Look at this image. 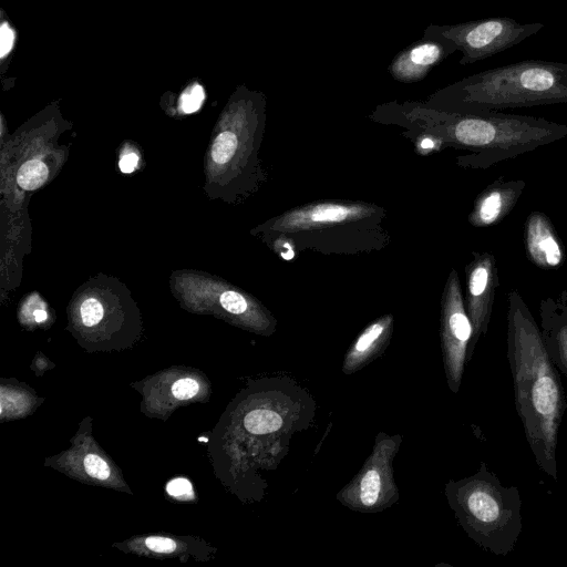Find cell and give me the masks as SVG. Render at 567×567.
Returning <instances> with one entry per match:
<instances>
[{
    "instance_id": "ba28073f",
    "label": "cell",
    "mask_w": 567,
    "mask_h": 567,
    "mask_svg": "<svg viewBox=\"0 0 567 567\" xmlns=\"http://www.w3.org/2000/svg\"><path fill=\"white\" fill-rule=\"evenodd\" d=\"M466 284L467 313L473 326V337L467 354V361H470L478 340L488 330L499 287L497 261L493 254L473 252V258L466 267Z\"/></svg>"
},
{
    "instance_id": "52a82bcc",
    "label": "cell",
    "mask_w": 567,
    "mask_h": 567,
    "mask_svg": "<svg viewBox=\"0 0 567 567\" xmlns=\"http://www.w3.org/2000/svg\"><path fill=\"white\" fill-rule=\"evenodd\" d=\"M399 436L378 442L359 475L347 486L339 498L349 507L370 512L381 509L396 496L393 481L392 457L400 445Z\"/></svg>"
},
{
    "instance_id": "4fadbf2b",
    "label": "cell",
    "mask_w": 567,
    "mask_h": 567,
    "mask_svg": "<svg viewBox=\"0 0 567 567\" xmlns=\"http://www.w3.org/2000/svg\"><path fill=\"white\" fill-rule=\"evenodd\" d=\"M368 214V210L361 206H347L339 204H320L293 210L285 215L275 225L278 229H305L326 224H334L348 219L359 218Z\"/></svg>"
},
{
    "instance_id": "277c9868",
    "label": "cell",
    "mask_w": 567,
    "mask_h": 567,
    "mask_svg": "<svg viewBox=\"0 0 567 567\" xmlns=\"http://www.w3.org/2000/svg\"><path fill=\"white\" fill-rule=\"evenodd\" d=\"M449 137L475 154L466 164L488 168L567 136V125L543 117L491 112L441 114Z\"/></svg>"
},
{
    "instance_id": "cb8c5ba5",
    "label": "cell",
    "mask_w": 567,
    "mask_h": 567,
    "mask_svg": "<svg viewBox=\"0 0 567 567\" xmlns=\"http://www.w3.org/2000/svg\"><path fill=\"white\" fill-rule=\"evenodd\" d=\"M146 546L157 553H172L176 548L173 539L166 537L152 536L145 539Z\"/></svg>"
},
{
    "instance_id": "9a60e30c",
    "label": "cell",
    "mask_w": 567,
    "mask_h": 567,
    "mask_svg": "<svg viewBox=\"0 0 567 567\" xmlns=\"http://www.w3.org/2000/svg\"><path fill=\"white\" fill-rule=\"evenodd\" d=\"M284 424L282 417L269 409H256L244 419L245 429L252 434H268L278 431Z\"/></svg>"
},
{
    "instance_id": "83f0119b",
    "label": "cell",
    "mask_w": 567,
    "mask_h": 567,
    "mask_svg": "<svg viewBox=\"0 0 567 567\" xmlns=\"http://www.w3.org/2000/svg\"><path fill=\"white\" fill-rule=\"evenodd\" d=\"M34 319L38 321V322H42L47 319V312L44 310H35L34 311Z\"/></svg>"
},
{
    "instance_id": "9c48e42d",
    "label": "cell",
    "mask_w": 567,
    "mask_h": 567,
    "mask_svg": "<svg viewBox=\"0 0 567 567\" xmlns=\"http://www.w3.org/2000/svg\"><path fill=\"white\" fill-rule=\"evenodd\" d=\"M456 51L453 41L425 29L420 40L409 44L393 58L388 72L399 82H417Z\"/></svg>"
},
{
    "instance_id": "8992f818",
    "label": "cell",
    "mask_w": 567,
    "mask_h": 567,
    "mask_svg": "<svg viewBox=\"0 0 567 567\" xmlns=\"http://www.w3.org/2000/svg\"><path fill=\"white\" fill-rule=\"evenodd\" d=\"M472 337V321L464 306L457 274L453 270L443 298L441 341L447 385L454 393L462 383Z\"/></svg>"
},
{
    "instance_id": "44dd1931",
    "label": "cell",
    "mask_w": 567,
    "mask_h": 567,
    "mask_svg": "<svg viewBox=\"0 0 567 567\" xmlns=\"http://www.w3.org/2000/svg\"><path fill=\"white\" fill-rule=\"evenodd\" d=\"M84 468L94 478L105 480L110 476V467L106 462L95 454H89L84 458Z\"/></svg>"
},
{
    "instance_id": "e0dca14e",
    "label": "cell",
    "mask_w": 567,
    "mask_h": 567,
    "mask_svg": "<svg viewBox=\"0 0 567 567\" xmlns=\"http://www.w3.org/2000/svg\"><path fill=\"white\" fill-rule=\"evenodd\" d=\"M237 148V137L230 131L221 132L212 147V157L217 164L227 163Z\"/></svg>"
},
{
    "instance_id": "7c38bea8",
    "label": "cell",
    "mask_w": 567,
    "mask_h": 567,
    "mask_svg": "<svg viewBox=\"0 0 567 567\" xmlns=\"http://www.w3.org/2000/svg\"><path fill=\"white\" fill-rule=\"evenodd\" d=\"M540 333L545 349L557 368L567 378V290L557 297H546L539 303Z\"/></svg>"
},
{
    "instance_id": "ac0fdd59",
    "label": "cell",
    "mask_w": 567,
    "mask_h": 567,
    "mask_svg": "<svg viewBox=\"0 0 567 567\" xmlns=\"http://www.w3.org/2000/svg\"><path fill=\"white\" fill-rule=\"evenodd\" d=\"M205 97L203 87L199 84L189 86L181 96V109L184 113H193L197 111Z\"/></svg>"
},
{
    "instance_id": "6da1fadb",
    "label": "cell",
    "mask_w": 567,
    "mask_h": 567,
    "mask_svg": "<svg viewBox=\"0 0 567 567\" xmlns=\"http://www.w3.org/2000/svg\"><path fill=\"white\" fill-rule=\"evenodd\" d=\"M507 352L515 409L537 466L558 478V431L566 398L538 323L515 289L507 292Z\"/></svg>"
},
{
    "instance_id": "ffe728a7",
    "label": "cell",
    "mask_w": 567,
    "mask_h": 567,
    "mask_svg": "<svg viewBox=\"0 0 567 567\" xmlns=\"http://www.w3.org/2000/svg\"><path fill=\"white\" fill-rule=\"evenodd\" d=\"M81 317L85 326L91 327L99 323L103 317V307L94 298H89L81 306Z\"/></svg>"
},
{
    "instance_id": "30bf717a",
    "label": "cell",
    "mask_w": 567,
    "mask_h": 567,
    "mask_svg": "<svg viewBox=\"0 0 567 567\" xmlns=\"http://www.w3.org/2000/svg\"><path fill=\"white\" fill-rule=\"evenodd\" d=\"M524 246L528 260L543 270H555L565 261V249L549 217L538 210L524 224Z\"/></svg>"
},
{
    "instance_id": "3957f363",
    "label": "cell",
    "mask_w": 567,
    "mask_h": 567,
    "mask_svg": "<svg viewBox=\"0 0 567 567\" xmlns=\"http://www.w3.org/2000/svg\"><path fill=\"white\" fill-rule=\"evenodd\" d=\"M445 495L464 532L483 550L504 557L515 549L523 532L519 491L503 485L485 462L471 476L451 480Z\"/></svg>"
},
{
    "instance_id": "5b68a950",
    "label": "cell",
    "mask_w": 567,
    "mask_h": 567,
    "mask_svg": "<svg viewBox=\"0 0 567 567\" xmlns=\"http://www.w3.org/2000/svg\"><path fill=\"white\" fill-rule=\"evenodd\" d=\"M544 23H520L509 17H491L457 24H430L427 31L451 41L462 53L461 65L473 64L519 44L544 28Z\"/></svg>"
},
{
    "instance_id": "7a4b0ae2",
    "label": "cell",
    "mask_w": 567,
    "mask_h": 567,
    "mask_svg": "<svg viewBox=\"0 0 567 567\" xmlns=\"http://www.w3.org/2000/svg\"><path fill=\"white\" fill-rule=\"evenodd\" d=\"M433 99L449 112L472 114L567 104V63L513 62L458 80L436 92Z\"/></svg>"
},
{
    "instance_id": "8fae6325",
    "label": "cell",
    "mask_w": 567,
    "mask_h": 567,
    "mask_svg": "<svg viewBox=\"0 0 567 567\" xmlns=\"http://www.w3.org/2000/svg\"><path fill=\"white\" fill-rule=\"evenodd\" d=\"M526 182L499 177L476 197L468 221L474 227H491L501 223L523 195Z\"/></svg>"
},
{
    "instance_id": "2e32d148",
    "label": "cell",
    "mask_w": 567,
    "mask_h": 567,
    "mask_svg": "<svg viewBox=\"0 0 567 567\" xmlns=\"http://www.w3.org/2000/svg\"><path fill=\"white\" fill-rule=\"evenodd\" d=\"M48 177V167L38 159L25 162L18 171L17 182L20 187L32 190L40 187Z\"/></svg>"
},
{
    "instance_id": "d4e9b609",
    "label": "cell",
    "mask_w": 567,
    "mask_h": 567,
    "mask_svg": "<svg viewBox=\"0 0 567 567\" xmlns=\"http://www.w3.org/2000/svg\"><path fill=\"white\" fill-rule=\"evenodd\" d=\"M13 42H14L13 31L7 23H3L1 25V30H0V53H1L2 58L6 56L8 54V52H10V50L12 49Z\"/></svg>"
},
{
    "instance_id": "5bb4252c",
    "label": "cell",
    "mask_w": 567,
    "mask_h": 567,
    "mask_svg": "<svg viewBox=\"0 0 567 567\" xmlns=\"http://www.w3.org/2000/svg\"><path fill=\"white\" fill-rule=\"evenodd\" d=\"M392 318L384 317L370 324L346 354L342 371L354 373L373 360L385 347L391 331Z\"/></svg>"
},
{
    "instance_id": "7402d4cb",
    "label": "cell",
    "mask_w": 567,
    "mask_h": 567,
    "mask_svg": "<svg viewBox=\"0 0 567 567\" xmlns=\"http://www.w3.org/2000/svg\"><path fill=\"white\" fill-rule=\"evenodd\" d=\"M199 385L190 378L179 379L172 385V393L176 399L187 400L197 394Z\"/></svg>"
},
{
    "instance_id": "d6986e66",
    "label": "cell",
    "mask_w": 567,
    "mask_h": 567,
    "mask_svg": "<svg viewBox=\"0 0 567 567\" xmlns=\"http://www.w3.org/2000/svg\"><path fill=\"white\" fill-rule=\"evenodd\" d=\"M220 305L234 315H241L248 308V302L239 292L227 290L220 296Z\"/></svg>"
},
{
    "instance_id": "484cf974",
    "label": "cell",
    "mask_w": 567,
    "mask_h": 567,
    "mask_svg": "<svg viewBox=\"0 0 567 567\" xmlns=\"http://www.w3.org/2000/svg\"><path fill=\"white\" fill-rule=\"evenodd\" d=\"M137 162L138 156L134 153H128L122 156L118 166L123 173H132L135 169Z\"/></svg>"
},
{
    "instance_id": "4316f807",
    "label": "cell",
    "mask_w": 567,
    "mask_h": 567,
    "mask_svg": "<svg viewBox=\"0 0 567 567\" xmlns=\"http://www.w3.org/2000/svg\"><path fill=\"white\" fill-rule=\"evenodd\" d=\"M435 146V140L432 137H425L421 141V147L425 150H431Z\"/></svg>"
},
{
    "instance_id": "603a6c76",
    "label": "cell",
    "mask_w": 567,
    "mask_h": 567,
    "mask_svg": "<svg viewBox=\"0 0 567 567\" xmlns=\"http://www.w3.org/2000/svg\"><path fill=\"white\" fill-rule=\"evenodd\" d=\"M167 493L174 497H187L192 495V484L188 480L174 478L167 484Z\"/></svg>"
}]
</instances>
